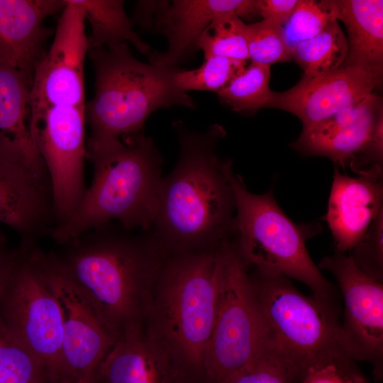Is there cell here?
Returning a JSON list of instances; mask_svg holds the SVG:
<instances>
[{
	"instance_id": "20",
	"label": "cell",
	"mask_w": 383,
	"mask_h": 383,
	"mask_svg": "<svg viewBox=\"0 0 383 383\" xmlns=\"http://www.w3.org/2000/svg\"><path fill=\"white\" fill-rule=\"evenodd\" d=\"M30 84L0 58V159L49 177L29 127Z\"/></svg>"
},
{
	"instance_id": "30",
	"label": "cell",
	"mask_w": 383,
	"mask_h": 383,
	"mask_svg": "<svg viewBox=\"0 0 383 383\" xmlns=\"http://www.w3.org/2000/svg\"><path fill=\"white\" fill-rule=\"evenodd\" d=\"M334 19V0H298L284 29L290 44H293L314 37Z\"/></svg>"
},
{
	"instance_id": "6",
	"label": "cell",
	"mask_w": 383,
	"mask_h": 383,
	"mask_svg": "<svg viewBox=\"0 0 383 383\" xmlns=\"http://www.w3.org/2000/svg\"><path fill=\"white\" fill-rule=\"evenodd\" d=\"M226 172L235 202L232 235L244 263L257 274L291 277L306 284L313 296L331 303L333 291L306 249V241L319 231L318 226L294 223L269 190L249 192L228 159Z\"/></svg>"
},
{
	"instance_id": "5",
	"label": "cell",
	"mask_w": 383,
	"mask_h": 383,
	"mask_svg": "<svg viewBox=\"0 0 383 383\" xmlns=\"http://www.w3.org/2000/svg\"><path fill=\"white\" fill-rule=\"evenodd\" d=\"M257 274L252 282L267 350L291 383H301L311 369L328 364L365 378L340 345V323L330 302L301 294L287 277Z\"/></svg>"
},
{
	"instance_id": "23",
	"label": "cell",
	"mask_w": 383,
	"mask_h": 383,
	"mask_svg": "<svg viewBox=\"0 0 383 383\" xmlns=\"http://www.w3.org/2000/svg\"><path fill=\"white\" fill-rule=\"evenodd\" d=\"M84 10L85 19L91 26L89 49L131 43L144 55L150 47L133 30L121 0H76Z\"/></svg>"
},
{
	"instance_id": "11",
	"label": "cell",
	"mask_w": 383,
	"mask_h": 383,
	"mask_svg": "<svg viewBox=\"0 0 383 383\" xmlns=\"http://www.w3.org/2000/svg\"><path fill=\"white\" fill-rule=\"evenodd\" d=\"M66 2L54 40L34 70L29 94L30 133L50 108H85L84 66L89 52L85 13L76 0Z\"/></svg>"
},
{
	"instance_id": "7",
	"label": "cell",
	"mask_w": 383,
	"mask_h": 383,
	"mask_svg": "<svg viewBox=\"0 0 383 383\" xmlns=\"http://www.w3.org/2000/svg\"><path fill=\"white\" fill-rule=\"evenodd\" d=\"M225 242L174 255L162 264L157 277L163 340L196 383H205L204 361L214 323Z\"/></svg>"
},
{
	"instance_id": "4",
	"label": "cell",
	"mask_w": 383,
	"mask_h": 383,
	"mask_svg": "<svg viewBox=\"0 0 383 383\" xmlns=\"http://www.w3.org/2000/svg\"><path fill=\"white\" fill-rule=\"evenodd\" d=\"M94 70V95L85 105L91 135L87 147L111 144L143 133L151 113L162 108H195L192 98L179 88V67L145 63L128 43L89 49Z\"/></svg>"
},
{
	"instance_id": "25",
	"label": "cell",
	"mask_w": 383,
	"mask_h": 383,
	"mask_svg": "<svg viewBox=\"0 0 383 383\" xmlns=\"http://www.w3.org/2000/svg\"><path fill=\"white\" fill-rule=\"evenodd\" d=\"M270 67L251 61L217 93L219 101L236 112L269 108L274 91L270 88Z\"/></svg>"
},
{
	"instance_id": "35",
	"label": "cell",
	"mask_w": 383,
	"mask_h": 383,
	"mask_svg": "<svg viewBox=\"0 0 383 383\" xmlns=\"http://www.w3.org/2000/svg\"><path fill=\"white\" fill-rule=\"evenodd\" d=\"M301 383H367L334 364L311 369Z\"/></svg>"
},
{
	"instance_id": "33",
	"label": "cell",
	"mask_w": 383,
	"mask_h": 383,
	"mask_svg": "<svg viewBox=\"0 0 383 383\" xmlns=\"http://www.w3.org/2000/svg\"><path fill=\"white\" fill-rule=\"evenodd\" d=\"M379 109H380V98L372 93L363 99L343 108L328 118L302 131L323 133L350 127Z\"/></svg>"
},
{
	"instance_id": "29",
	"label": "cell",
	"mask_w": 383,
	"mask_h": 383,
	"mask_svg": "<svg viewBox=\"0 0 383 383\" xmlns=\"http://www.w3.org/2000/svg\"><path fill=\"white\" fill-rule=\"evenodd\" d=\"M40 362L15 341L0 333V383H48Z\"/></svg>"
},
{
	"instance_id": "36",
	"label": "cell",
	"mask_w": 383,
	"mask_h": 383,
	"mask_svg": "<svg viewBox=\"0 0 383 383\" xmlns=\"http://www.w3.org/2000/svg\"><path fill=\"white\" fill-rule=\"evenodd\" d=\"M162 3L163 1H138L134 9V20L142 27H151Z\"/></svg>"
},
{
	"instance_id": "12",
	"label": "cell",
	"mask_w": 383,
	"mask_h": 383,
	"mask_svg": "<svg viewBox=\"0 0 383 383\" xmlns=\"http://www.w3.org/2000/svg\"><path fill=\"white\" fill-rule=\"evenodd\" d=\"M85 123V108L56 106L47 110L31 131L50 181L53 226L70 217L87 189Z\"/></svg>"
},
{
	"instance_id": "8",
	"label": "cell",
	"mask_w": 383,
	"mask_h": 383,
	"mask_svg": "<svg viewBox=\"0 0 383 383\" xmlns=\"http://www.w3.org/2000/svg\"><path fill=\"white\" fill-rule=\"evenodd\" d=\"M267 349V333L247 266L223 246L216 311L204 361L205 383H221Z\"/></svg>"
},
{
	"instance_id": "15",
	"label": "cell",
	"mask_w": 383,
	"mask_h": 383,
	"mask_svg": "<svg viewBox=\"0 0 383 383\" xmlns=\"http://www.w3.org/2000/svg\"><path fill=\"white\" fill-rule=\"evenodd\" d=\"M96 383H194L164 340L124 327L99 365Z\"/></svg>"
},
{
	"instance_id": "38",
	"label": "cell",
	"mask_w": 383,
	"mask_h": 383,
	"mask_svg": "<svg viewBox=\"0 0 383 383\" xmlns=\"http://www.w3.org/2000/svg\"><path fill=\"white\" fill-rule=\"evenodd\" d=\"M76 383H96V382H76Z\"/></svg>"
},
{
	"instance_id": "24",
	"label": "cell",
	"mask_w": 383,
	"mask_h": 383,
	"mask_svg": "<svg viewBox=\"0 0 383 383\" xmlns=\"http://www.w3.org/2000/svg\"><path fill=\"white\" fill-rule=\"evenodd\" d=\"M291 54L304 70L302 77H319L343 65L348 54L347 38L334 19L314 37L291 44Z\"/></svg>"
},
{
	"instance_id": "32",
	"label": "cell",
	"mask_w": 383,
	"mask_h": 383,
	"mask_svg": "<svg viewBox=\"0 0 383 383\" xmlns=\"http://www.w3.org/2000/svg\"><path fill=\"white\" fill-rule=\"evenodd\" d=\"M221 383H291L280 362L267 349Z\"/></svg>"
},
{
	"instance_id": "22",
	"label": "cell",
	"mask_w": 383,
	"mask_h": 383,
	"mask_svg": "<svg viewBox=\"0 0 383 383\" xmlns=\"http://www.w3.org/2000/svg\"><path fill=\"white\" fill-rule=\"evenodd\" d=\"M382 107L356 124L333 131L316 133L302 131L292 144L307 155L326 157L334 166L345 169L368 145Z\"/></svg>"
},
{
	"instance_id": "13",
	"label": "cell",
	"mask_w": 383,
	"mask_h": 383,
	"mask_svg": "<svg viewBox=\"0 0 383 383\" xmlns=\"http://www.w3.org/2000/svg\"><path fill=\"white\" fill-rule=\"evenodd\" d=\"M319 268L336 279L344 301L339 343L353 360H366L380 377L383 357V284L360 270L350 255L337 252L324 257Z\"/></svg>"
},
{
	"instance_id": "14",
	"label": "cell",
	"mask_w": 383,
	"mask_h": 383,
	"mask_svg": "<svg viewBox=\"0 0 383 383\" xmlns=\"http://www.w3.org/2000/svg\"><path fill=\"white\" fill-rule=\"evenodd\" d=\"M382 81V77L364 67L341 66L324 76L301 77L285 91H274L269 108L292 113L305 129L372 94Z\"/></svg>"
},
{
	"instance_id": "2",
	"label": "cell",
	"mask_w": 383,
	"mask_h": 383,
	"mask_svg": "<svg viewBox=\"0 0 383 383\" xmlns=\"http://www.w3.org/2000/svg\"><path fill=\"white\" fill-rule=\"evenodd\" d=\"M93 164L90 187L77 209L49 234L65 245L87 231L116 220L128 230L150 231L155 220L163 157L144 135L108 145L87 148Z\"/></svg>"
},
{
	"instance_id": "18",
	"label": "cell",
	"mask_w": 383,
	"mask_h": 383,
	"mask_svg": "<svg viewBox=\"0 0 383 383\" xmlns=\"http://www.w3.org/2000/svg\"><path fill=\"white\" fill-rule=\"evenodd\" d=\"M66 4V0H0V58L21 72L30 85L52 34L43 22Z\"/></svg>"
},
{
	"instance_id": "10",
	"label": "cell",
	"mask_w": 383,
	"mask_h": 383,
	"mask_svg": "<svg viewBox=\"0 0 383 383\" xmlns=\"http://www.w3.org/2000/svg\"><path fill=\"white\" fill-rule=\"evenodd\" d=\"M33 252L61 308L62 383L94 382L96 370L118 333L67 272L58 257L37 250Z\"/></svg>"
},
{
	"instance_id": "19",
	"label": "cell",
	"mask_w": 383,
	"mask_h": 383,
	"mask_svg": "<svg viewBox=\"0 0 383 383\" xmlns=\"http://www.w3.org/2000/svg\"><path fill=\"white\" fill-rule=\"evenodd\" d=\"M382 211V179L351 177L334 166L324 220L331 231L337 252L352 250Z\"/></svg>"
},
{
	"instance_id": "16",
	"label": "cell",
	"mask_w": 383,
	"mask_h": 383,
	"mask_svg": "<svg viewBox=\"0 0 383 383\" xmlns=\"http://www.w3.org/2000/svg\"><path fill=\"white\" fill-rule=\"evenodd\" d=\"M228 13L242 20H252L258 16L256 0L164 1L153 26L166 38L168 46L163 52H151L149 62L178 67L199 50L198 42L213 19Z\"/></svg>"
},
{
	"instance_id": "37",
	"label": "cell",
	"mask_w": 383,
	"mask_h": 383,
	"mask_svg": "<svg viewBox=\"0 0 383 383\" xmlns=\"http://www.w3.org/2000/svg\"><path fill=\"white\" fill-rule=\"evenodd\" d=\"M13 258V256L6 255L0 248V284L11 265Z\"/></svg>"
},
{
	"instance_id": "17",
	"label": "cell",
	"mask_w": 383,
	"mask_h": 383,
	"mask_svg": "<svg viewBox=\"0 0 383 383\" xmlns=\"http://www.w3.org/2000/svg\"><path fill=\"white\" fill-rule=\"evenodd\" d=\"M0 222L32 245L54 224L49 177L26 166L0 159Z\"/></svg>"
},
{
	"instance_id": "27",
	"label": "cell",
	"mask_w": 383,
	"mask_h": 383,
	"mask_svg": "<svg viewBox=\"0 0 383 383\" xmlns=\"http://www.w3.org/2000/svg\"><path fill=\"white\" fill-rule=\"evenodd\" d=\"M247 61L221 56L204 57L200 67L191 70H179L175 77L183 91H211L218 93L245 68Z\"/></svg>"
},
{
	"instance_id": "28",
	"label": "cell",
	"mask_w": 383,
	"mask_h": 383,
	"mask_svg": "<svg viewBox=\"0 0 383 383\" xmlns=\"http://www.w3.org/2000/svg\"><path fill=\"white\" fill-rule=\"evenodd\" d=\"M245 37L250 60L252 62L270 67L292 59L291 44L283 26L261 20L246 24Z\"/></svg>"
},
{
	"instance_id": "9",
	"label": "cell",
	"mask_w": 383,
	"mask_h": 383,
	"mask_svg": "<svg viewBox=\"0 0 383 383\" xmlns=\"http://www.w3.org/2000/svg\"><path fill=\"white\" fill-rule=\"evenodd\" d=\"M4 293L1 332L43 366L49 383H62V318L59 302L31 245L13 261L0 285Z\"/></svg>"
},
{
	"instance_id": "34",
	"label": "cell",
	"mask_w": 383,
	"mask_h": 383,
	"mask_svg": "<svg viewBox=\"0 0 383 383\" xmlns=\"http://www.w3.org/2000/svg\"><path fill=\"white\" fill-rule=\"evenodd\" d=\"M298 0H256L258 15L262 20L283 26L292 15Z\"/></svg>"
},
{
	"instance_id": "26",
	"label": "cell",
	"mask_w": 383,
	"mask_h": 383,
	"mask_svg": "<svg viewBox=\"0 0 383 383\" xmlns=\"http://www.w3.org/2000/svg\"><path fill=\"white\" fill-rule=\"evenodd\" d=\"M245 27L246 23L234 13L218 15L202 33L198 49L204 57L221 56L247 61L250 57Z\"/></svg>"
},
{
	"instance_id": "3",
	"label": "cell",
	"mask_w": 383,
	"mask_h": 383,
	"mask_svg": "<svg viewBox=\"0 0 383 383\" xmlns=\"http://www.w3.org/2000/svg\"><path fill=\"white\" fill-rule=\"evenodd\" d=\"M63 245L67 251L59 257L61 263L111 327L119 333L120 328L135 322L163 264V250L151 232L111 222Z\"/></svg>"
},
{
	"instance_id": "1",
	"label": "cell",
	"mask_w": 383,
	"mask_h": 383,
	"mask_svg": "<svg viewBox=\"0 0 383 383\" xmlns=\"http://www.w3.org/2000/svg\"><path fill=\"white\" fill-rule=\"evenodd\" d=\"M172 128L179 155L173 170L160 180L150 231L163 250L177 255L210 249L229 240L235 202L227 160L216 155L226 134L223 127L214 124L196 131L179 121Z\"/></svg>"
},
{
	"instance_id": "21",
	"label": "cell",
	"mask_w": 383,
	"mask_h": 383,
	"mask_svg": "<svg viewBox=\"0 0 383 383\" xmlns=\"http://www.w3.org/2000/svg\"><path fill=\"white\" fill-rule=\"evenodd\" d=\"M335 17L345 26L348 54L342 66H359L382 77L383 1L337 0Z\"/></svg>"
},
{
	"instance_id": "31",
	"label": "cell",
	"mask_w": 383,
	"mask_h": 383,
	"mask_svg": "<svg viewBox=\"0 0 383 383\" xmlns=\"http://www.w3.org/2000/svg\"><path fill=\"white\" fill-rule=\"evenodd\" d=\"M383 211L372 223L350 255L356 266L370 277L383 279Z\"/></svg>"
}]
</instances>
